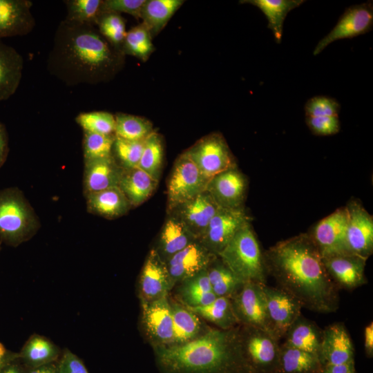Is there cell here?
Here are the masks:
<instances>
[{
    "instance_id": "6da1fadb",
    "label": "cell",
    "mask_w": 373,
    "mask_h": 373,
    "mask_svg": "<svg viewBox=\"0 0 373 373\" xmlns=\"http://www.w3.org/2000/svg\"><path fill=\"white\" fill-rule=\"evenodd\" d=\"M264 258L267 274L303 307L319 313L338 309L337 286L329 276L309 233L277 242L264 253Z\"/></svg>"
},
{
    "instance_id": "7a4b0ae2",
    "label": "cell",
    "mask_w": 373,
    "mask_h": 373,
    "mask_svg": "<svg viewBox=\"0 0 373 373\" xmlns=\"http://www.w3.org/2000/svg\"><path fill=\"white\" fill-rule=\"evenodd\" d=\"M47 57L48 73L68 86L95 84L114 73L123 53L94 25L63 19Z\"/></svg>"
},
{
    "instance_id": "3957f363",
    "label": "cell",
    "mask_w": 373,
    "mask_h": 373,
    "mask_svg": "<svg viewBox=\"0 0 373 373\" xmlns=\"http://www.w3.org/2000/svg\"><path fill=\"white\" fill-rule=\"evenodd\" d=\"M154 350L162 373H252L242 353L238 326L209 329L184 344Z\"/></svg>"
},
{
    "instance_id": "277c9868",
    "label": "cell",
    "mask_w": 373,
    "mask_h": 373,
    "mask_svg": "<svg viewBox=\"0 0 373 373\" xmlns=\"http://www.w3.org/2000/svg\"><path fill=\"white\" fill-rule=\"evenodd\" d=\"M218 256L242 283L266 285L264 254L251 222L235 234Z\"/></svg>"
},
{
    "instance_id": "5b68a950",
    "label": "cell",
    "mask_w": 373,
    "mask_h": 373,
    "mask_svg": "<svg viewBox=\"0 0 373 373\" xmlns=\"http://www.w3.org/2000/svg\"><path fill=\"white\" fill-rule=\"evenodd\" d=\"M40 227L34 209L17 187L0 191V240L16 247L30 240Z\"/></svg>"
},
{
    "instance_id": "8992f818",
    "label": "cell",
    "mask_w": 373,
    "mask_h": 373,
    "mask_svg": "<svg viewBox=\"0 0 373 373\" xmlns=\"http://www.w3.org/2000/svg\"><path fill=\"white\" fill-rule=\"evenodd\" d=\"M238 327L243 357L252 373H276L280 354L278 340L256 327Z\"/></svg>"
},
{
    "instance_id": "52a82bcc",
    "label": "cell",
    "mask_w": 373,
    "mask_h": 373,
    "mask_svg": "<svg viewBox=\"0 0 373 373\" xmlns=\"http://www.w3.org/2000/svg\"><path fill=\"white\" fill-rule=\"evenodd\" d=\"M209 181L186 152L181 154L167 180V213L204 191Z\"/></svg>"
},
{
    "instance_id": "ba28073f",
    "label": "cell",
    "mask_w": 373,
    "mask_h": 373,
    "mask_svg": "<svg viewBox=\"0 0 373 373\" xmlns=\"http://www.w3.org/2000/svg\"><path fill=\"white\" fill-rule=\"evenodd\" d=\"M186 153L209 180L224 171L237 167L235 157L225 139L218 133L202 137Z\"/></svg>"
},
{
    "instance_id": "9c48e42d",
    "label": "cell",
    "mask_w": 373,
    "mask_h": 373,
    "mask_svg": "<svg viewBox=\"0 0 373 373\" xmlns=\"http://www.w3.org/2000/svg\"><path fill=\"white\" fill-rule=\"evenodd\" d=\"M263 285L252 282L244 283L230 299L239 325L261 329L273 335Z\"/></svg>"
},
{
    "instance_id": "30bf717a",
    "label": "cell",
    "mask_w": 373,
    "mask_h": 373,
    "mask_svg": "<svg viewBox=\"0 0 373 373\" xmlns=\"http://www.w3.org/2000/svg\"><path fill=\"white\" fill-rule=\"evenodd\" d=\"M251 220L245 207L238 209L220 208L198 240L218 256L235 234L251 222Z\"/></svg>"
},
{
    "instance_id": "8fae6325",
    "label": "cell",
    "mask_w": 373,
    "mask_h": 373,
    "mask_svg": "<svg viewBox=\"0 0 373 373\" xmlns=\"http://www.w3.org/2000/svg\"><path fill=\"white\" fill-rule=\"evenodd\" d=\"M347 220L345 207L337 209L309 233L323 258L352 254L346 242Z\"/></svg>"
},
{
    "instance_id": "7c38bea8",
    "label": "cell",
    "mask_w": 373,
    "mask_h": 373,
    "mask_svg": "<svg viewBox=\"0 0 373 373\" xmlns=\"http://www.w3.org/2000/svg\"><path fill=\"white\" fill-rule=\"evenodd\" d=\"M373 26L372 1L352 6L345 10L333 29L316 46L314 55L320 54L331 43L351 39L370 32Z\"/></svg>"
},
{
    "instance_id": "4fadbf2b",
    "label": "cell",
    "mask_w": 373,
    "mask_h": 373,
    "mask_svg": "<svg viewBox=\"0 0 373 373\" xmlns=\"http://www.w3.org/2000/svg\"><path fill=\"white\" fill-rule=\"evenodd\" d=\"M347 212L346 242L350 254L367 260L373 252V218L362 204L350 200Z\"/></svg>"
},
{
    "instance_id": "5bb4252c",
    "label": "cell",
    "mask_w": 373,
    "mask_h": 373,
    "mask_svg": "<svg viewBox=\"0 0 373 373\" xmlns=\"http://www.w3.org/2000/svg\"><path fill=\"white\" fill-rule=\"evenodd\" d=\"M263 291L271 330L279 341L301 316L303 306L295 297L280 287L265 285Z\"/></svg>"
},
{
    "instance_id": "9a60e30c",
    "label": "cell",
    "mask_w": 373,
    "mask_h": 373,
    "mask_svg": "<svg viewBox=\"0 0 373 373\" xmlns=\"http://www.w3.org/2000/svg\"><path fill=\"white\" fill-rule=\"evenodd\" d=\"M142 324L153 347L169 346L173 341V319L167 297L141 301Z\"/></svg>"
},
{
    "instance_id": "2e32d148",
    "label": "cell",
    "mask_w": 373,
    "mask_h": 373,
    "mask_svg": "<svg viewBox=\"0 0 373 373\" xmlns=\"http://www.w3.org/2000/svg\"><path fill=\"white\" fill-rule=\"evenodd\" d=\"M247 185L246 176L235 167L213 177L206 190L219 207L238 209L244 208Z\"/></svg>"
},
{
    "instance_id": "e0dca14e",
    "label": "cell",
    "mask_w": 373,
    "mask_h": 373,
    "mask_svg": "<svg viewBox=\"0 0 373 373\" xmlns=\"http://www.w3.org/2000/svg\"><path fill=\"white\" fill-rule=\"evenodd\" d=\"M217 257L200 242L195 240L165 263L175 285L207 270Z\"/></svg>"
},
{
    "instance_id": "ac0fdd59",
    "label": "cell",
    "mask_w": 373,
    "mask_h": 373,
    "mask_svg": "<svg viewBox=\"0 0 373 373\" xmlns=\"http://www.w3.org/2000/svg\"><path fill=\"white\" fill-rule=\"evenodd\" d=\"M173 286L165 262L153 248L146 258L140 276V300L151 301L167 297Z\"/></svg>"
},
{
    "instance_id": "d6986e66",
    "label": "cell",
    "mask_w": 373,
    "mask_h": 373,
    "mask_svg": "<svg viewBox=\"0 0 373 373\" xmlns=\"http://www.w3.org/2000/svg\"><path fill=\"white\" fill-rule=\"evenodd\" d=\"M220 208L205 190L169 213L178 217L193 236L199 240Z\"/></svg>"
},
{
    "instance_id": "ffe728a7",
    "label": "cell",
    "mask_w": 373,
    "mask_h": 373,
    "mask_svg": "<svg viewBox=\"0 0 373 373\" xmlns=\"http://www.w3.org/2000/svg\"><path fill=\"white\" fill-rule=\"evenodd\" d=\"M29 0H0V40L25 36L32 31L36 21Z\"/></svg>"
},
{
    "instance_id": "44dd1931",
    "label": "cell",
    "mask_w": 373,
    "mask_h": 373,
    "mask_svg": "<svg viewBox=\"0 0 373 373\" xmlns=\"http://www.w3.org/2000/svg\"><path fill=\"white\" fill-rule=\"evenodd\" d=\"M365 259L345 254L323 258L324 267L334 284L346 289H352L366 283Z\"/></svg>"
},
{
    "instance_id": "7402d4cb",
    "label": "cell",
    "mask_w": 373,
    "mask_h": 373,
    "mask_svg": "<svg viewBox=\"0 0 373 373\" xmlns=\"http://www.w3.org/2000/svg\"><path fill=\"white\" fill-rule=\"evenodd\" d=\"M319 359L323 365H339L354 359V348L343 323L332 324L322 332Z\"/></svg>"
},
{
    "instance_id": "603a6c76",
    "label": "cell",
    "mask_w": 373,
    "mask_h": 373,
    "mask_svg": "<svg viewBox=\"0 0 373 373\" xmlns=\"http://www.w3.org/2000/svg\"><path fill=\"white\" fill-rule=\"evenodd\" d=\"M123 168L113 155L84 161L83 192L84 196L118 186Z\"/></svg>"
},
{
    "instance_id": "cb8c5ba5",
    "label": "cell",
    "mask_w": 373,
    "mask_h": 373,
    "mask_svg": "<svg viewBox=\"0 0 373 373\" xmlns=\"http://www.w3.org/2000/svg\"><path fill=\"white\" fill-rule=\"evenodd\" d=\"M198 240L182 222L169 213L159 235L157 244L153 247L166 262L171 256L192 242Z\"/></svg>"
},
{
    "instance_id": "d4e9b609",
    "label": "cell",
    "mask_w": 373,
    "mask_h": 373,
    "mask_svg": "<svg viewBox=\"0 0 373 373\" xmlns=\"http://www.w3.org/2000/svg\"><path fill=\"white\" fill-rule=\"evenodd\" d=\"M23 59L11 46L0 40V101L9 99L19 86Z\"/></svg>"
},
{
    "instance_id": "484cf974",
    "label": "cell",
    "mask_w": 373,
    "mask_h": 373,
    "mask_svg": "<svg viewBox=\"0 0 373 373\" xmlns=\"http://www.w3.org/2000/svg\"><path fill=\"white\" fill-rule=\"evenodd\" d=\"M85 198L88 212L108 220L123 216L132 208L118 186L94 193Z\"/></svg>"
},
{
    "instance_id": "4316f807",
    "label": "cell",
    "mask_w": 373,
    "mask_h": 373,
    "mask_svg": "<svg viewBox=\"0 0 373 373\" xmlns=\"http://www.w3.org/2000/svg\"><path fill=\"white\" fill-rule=\"evenodd\" d=\"M158 182L138 167L123 169L118 187L131 207H136L150 198Z\"/></svg>"
},
{
    "instance_id": "83f0119b",
    "label": "cell",
    "mask_w": 373,
    "mask_h": 373,
    "mask_svg": "<svg viewBox=\"0 0 373 373\" xmlns=\"http://www.w3.org/2000/svg\"><path fill=\"white\" fill-rule=\"evenodd\" d=\"M62 350L48 338L32 334L25 342L18 356L27 368H34L59 359Z\"/></svg>"
},
{
    "instance_id": "f1b7e54d",
    "label": "cell",
    "mask_w": 373,
    "mask_h": 373,
    "mask_svg": "<svg viewBox=\"0 0 373 373\" xmlns=\"http://www.w3.org/2000/svg\"><path fill=\"white\" fill-rule=\"evenodd\" d=\"M322 332L315 323L300 316L286 332L283 345L319 357Z\"/></svg>"
},
{
    "instance_id": "f546056e",
    "label": "cell",
    "mask_w": 373,
    "mask_h": 373,
    "mask_svg": "<svg viewBox=\"0 0 373 373\" xmlns=\"http://www.w3.org/2000/svg\"><path fill=\"white\" fill-rule=\"evenodd\" d=\"M242 3L252 4L260 9L268 21L267 27L272 31L276 42L283 37V23L287 14L300 6L303 0H247Z\"/></svg>"
},
{
    "instance_id": "4dcf8cb0",
    "label": "cell",
    "mask_w": 373,
    "mask_h": 373,
    "mask_svg": "<svg viewBox=\"0 0 373 373\" xmlns=\"http://www.w3.org/2000/svg\"><path fill=\"white\" fill-rule=\"evenodd\" d=\"M173 341L171 345H182L202 335V323L198 315L184 305L171 303Z\"/></svg>"
},
{
    "instance_id": "1f68e13d",
    "label": "cell",
    "mask_w": 373,
    "mask_h": 373,
    "mask_svg": "<svg viewBox=\"0 0 373 373\" xmlns=\"http://www.w3.org/2000/svg\"><path fill=\"white\" fill-rule=\"evenodd\" d=\"M321 367L318 356L280 345L276 373H321Z\"/></svg>"
},
{
    "instance_id": "d6a6232c",
    "label": "cell",
    "mask_w": 373,
    "mask_h": 373,
    "mask_svg": "<svg viewBox=\"0 0 373 373\" xmlns=\"http://www.w3.org/2000/svg\"><path fill=\"white\" fill-rule=\"evenodd\" d=\"M180 284L179 295L183 305L186 307L204 306L217 298L212 291L207 269Z\"/></svg>"
},
{
    "instance_id": "836d02e7",
    "label": "cell",
    "mask_w": 373,
    "mask_h": 373,
    "mask_svg": "<svg viewBox=\"0 0 373 373\" xmlns=\"http://www.w3.org/2000/svg\"><path fill=\"white\" fill-rule=\"evenodd\" d=\"M183 2L184 1L181 0L146 1L140 18L143 19V23L149 29L151 35L158 33Z\"/></svg>"
},
{
    "instance_id": "e575fe53",
    "label": "cell",
    "mask_w": 373,
    "mask_h": 373,
    "mask_svg": "<svg viewBox=\"0 0 373 373\" xmlns=\"http://www.w3.org/2000/svg\"><path fill=\"white\" fill-rule=\"evenodd\" d=\"M186 307L198 316L213 323L219 329H229L239 325L231 299L227 297H217L213 301L204 306Z\"/></svg>"
},
{
    "instance_id": "d590c367",
    "label": "cell",
    "mask_w": 373,
    "mask_h": 373,
    "mask_svg": "<svg viewBox=\"0 0 373 373\" xmlns=\"http://www.w3.org/2000/svg\"><path fill=\"white\" fill-rule=\"evenodd\" d=\"M207 274L212 291L217 297L231 298L242 285L218 256L208 267Z\"/></svg>"
},
{
    "instance_id": "8d00e7d4",
    "label": "cell",
    "mask_w": 373,
    "mask_h": 373,
    "mask_svg": "<svg viewBox=\"0 0 373 373\" xmlns=\"http://www.w3.org/2000/svg\"><path fill=\"white\" fill-rule=\"evenodd\" d=\"M163 145L160 136L152 132L146 139L137 167L159 182L163 165Z\"/></svg>"
},
{
    "instance_id": "74e56055",
    "label": "cell",
    "mask_w": 373,
    "mask_h": 373,
    "mask_svg": "<svg viewBox=\"0 0 373 373\" xmlns=\"http://www.w3.org/2000/svg\"><path fill=\"white\" fill-rule=\"evenodd\" d=\"M115 135L128 140H142L152 132L153 125L139 116L118 113L115 115Z\"/></svg>"
},
{
    "instance_id": "f35d334b",
    "label": "cell",
    "mask_w": 373,
    "mask_h": 373,
    "mask_svg": "<svg viewBox=\"0 0 373 373\" xmlns=\"http://www.w3.org/2000/svg\"><path fill=\"white\" fill-rule=\"evenodd\" d=\"M64 3L67 11L65 19L76 23L95 26L104 12L102 0H66Z\"/></svg>"
},
{
    "instance_id": "ab89813d",
    "label": "cell",
    "mask_w": 373,
    "mask_h": 373,
    "mask_svg": "<svg viewBox=\"0 0 373 373\" xmlns=\"http://www.w3.org/2000/svg\"><path fill=\"white\" fill-rule=\"evenodd\" d=\"M151 36L149 29L144 23L126 31L122 46V53L146 60L153 50Z\"/></svg>"
},
{
    "instance_id": "60d3db41",
    "label": "cell",
    "mask_w": 373,
    "mask_h": 373,
    "mask_svg": "<svg viewBox=\"0 0 373 373\" xmlns=\"http://www.w3.org/2000/svg\"><path fill=\"white\" fill-rule=\"evenodd\" d=\"M95 26L97 27L99 33L115 48L122 52V46L126 31L124 19L119 13L104 12L97 19Z\"/></svg>"
},
{
    "instance_id": "b9f144b4",
    "label": "cell",
    "mask_w": 373,
    "mask_h": 373,
    "mask_svg": "<svg viewBox=\"0 0 373 373\" xmlns=\"http://www.w3.org/2000/svg\"><path fill=\"white\" fill-rule=\"evenodd\" d=\"M75 121L84 132L115 134V115L106 111H90L79 113Z\"/></svg>"
},
{
    "instance_id": "7bdbcfd3",
    "label": "cell",
    "mask_w": 373,
    "mask_h": 373,
    "mask_svg": "<svg viewBox=\"0 0 373 373\" xmlns=\"http://www.w3.org/2000/svg\"><path fill=\"white\" fill-rule=\"evenodd\" d=\"M115 135L84 132L82 148L84 161L104 158L113 155Z\"/></svg>"
},
{
    "instance_id": "ee69618b",
    "label": "cell",
    "mask_w": 373,
    "mask_h": 373,
    "mask_svg": "<svg viewBox=\"0 0 373 373\" xmlns=\"http://www.w3.org/2000/svg\"><path fill=\"white\" fill-rule=\"evenodd\" d=\"M145 139L128 140L119 137L115 138L113 156L123 169L137 167L144 146Z\"/></svg>"
},
{
    "instance_id": "f6af8a7d",
    "label": "cell",
    "mask_w": 373,
    "mask_h": 373,
    "mask_svg": "<svg viewBox=\"0 0 373 373\" xmlns=\"http://www.w3.org/2000/svg\"><path fill=\"white\" fill-rule=\"evenodd\" d=\"M304 108L306 117L338 116L341 106L334 98L319 95L308 99Z\"/></svg>"
},
{
    "instance_id": "bcb514c9",
    "label": "cell",
    "mask_w": 373,
    "mask_h": 373,
    "mask_svg": "<svg viewBox=\"0 0 373 373\" xmlns=\"http://www.w3.org/2000/svg\"><path fill=\"white\" fill-rule=\"evenodd\" d=\"M305 123L311 132L318 136L336 134L341 128L338 116L305 117Z\"/></svg>"
},
{
    "instance_id": "7dc6e473",
    "label": "cell",
    "mask_w": 373,
    "mask_h": 373,
    "mask_svg": "<svg viewBox=\"0 0 373 373\" xmlns=\"http://www.w3.org/2000/svg\"><path fill=\"white\" fill-rule=\"evenodd\" d=\"M145 0H106L103 3L104 12H125L140 18Z\"/></svg>"
},
{
    "instance_id": "c3c4849f",
    "label": "cell",
    "mask_w": 373,
    "mask_h": 373,
    "mask_svg": "<svg viewBox=\"0 0 373 373\" xmlns=\"http://www.w3.org/2000/svg\"><path fill=\"white\" fill-rule=\"evenodd\" d=\"M57 366L58 373H88L82 360L68 348L62 350Z\"/></svg>"
},
{
    "instance_id": "681fc988",
    "label": "cell",
    "mask_w": 373,
    "mask_h": 373,
    "mask_svg": "<svg viewBox=\"0 0 373 373\" xmlns=\"http://www.w3.org/2000/svg\"><path fill=\"white\" fill-rule=\"evenodd\" d=\"M321 373H356L354 359L339 365H323Z\"/></svg>"
},
{
    "instance_id": "f907efd6",
    "label": "cell",
    "mask_w": 373,
    "mask_h": 373,
    "mask_svg": "<svg viewBox=\"0 0 373 373\" xmlns=\"http://www.w3.org/2000/svg\"><path fill=\"white\" fill-rule=\"evenodd\" d=\"M8 151V132L5 125L0 122V168L7 159Z\"/></svg>"
},
{
    "instance_id": "816d5d0a",
    "label": "cell",
    "mask_w": 373,
    "mask_h": 373,
    "mask_svg": "<svg viewBox=\"0 0 373 373\" xmlns=\"http://www.w3.org/2000/svg\"><path fill=\"white\" fill-rule=\"evenodd\" d=\"M26 371L27 367L21 361L17 354L0 370V373H26Z\"/></svg>"
},
{
    "instance_id": "f5cc1de1",
    "label": "cell",
    "mask_w": 373,
    "mask_h": 373,
    "mask_svg": "<svg viewBox=\"0 0 373 373\" xmlns=\"http://www.w3.org/2000/svg\"><path fill=\"white\" fill-rule=\"evenodd\" d=\"M364 348L367 357L373 356V323H370L364 329Z\"/></svg>"
},
{
    "instance_id": "db71d44e",
    "label": "cell",
    "mask_w": 373,
    "mask_h": 373,
    "mask_svg": "<svg viewBox=\"0 0 373 373\" xmlns=\"http://www.w3.org/2000/svg\"><path fill=\"white\" fill-rule=\"evenodd\" d=\"M26 373H58L57 361L34 368H27Z\"/></svg>"
},
{
    "instance_id": "11a10c76",
    "label": "cell",
    "mask_w": 373,
    "mask_h": 373,
    "mask_svg": "<svg viewBox=\"0 0 373 373\" xmlns=\"http://www.w3.org/2000/svg\"><path fill=\"white\" fill-rule=\"evenodd\" d=\"M17 352L8 350L4 345L0 342V370L10 360L17 356Z\"/></svg>"
},
{
    "instance_id": "9f6ffc18",
    "label": "cell",
    "mask_w": 373,
    "mask_h": 373,
    "mask_svg": "<svg viewBox=\"0 0 373 373\" xmlns=\"http://www.w3.org/2000/svg\"><path fill=\"white\" fill-rule=\"evenodd\" d=\"M1 242H0V250H1Z\"/></svg>"
}]
</instances>
